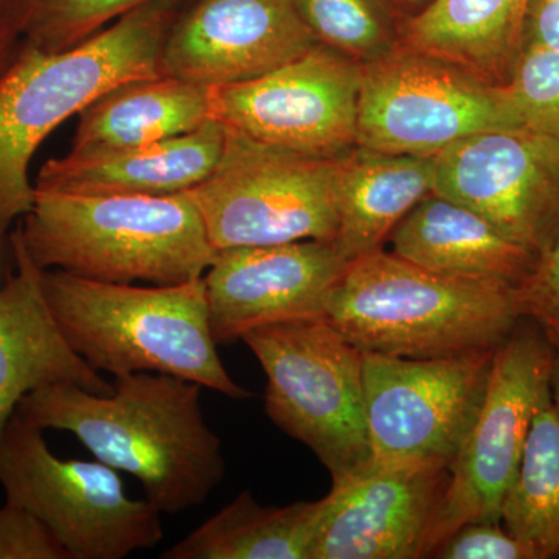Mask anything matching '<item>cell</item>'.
<instances>
[{"label":"cell","instance_id":"35","mask_svg":"<svg viewBox=\"0 0 559 559\" xmlns=\"http://www.w3.org/2000/svg\"><path fill=\"white\" fill-rule=\"evenodd\" d=\"M9 260H7V250L5 246H3V237H0V285L5 282L7 277H9L10 270Z\"/></svg>","mask_w":559,"mask_h":559},{"label":"cell","instance_id":"32","mask_svg":"<svg viewBox=\"0 0 559 559\" xmlns=\"http://www.w3.org/2000/svg\"><path fill=\"white\" fill-rule=\"evenodd\" d=\"M16 32L13 13L7 10L5 0H0V72L9 64L10 47Z\"/></svg>","mask_w":559,"mask_h":559},{"label":"cell","instance_id":"14","mask_svg":"<svg viewBox=\"0 0 559 559\" xmlns=\"http://www.w3.org/2000/svg\"><path fill=\"white\" fill-rule=\"evenodd\" d=\"M450 468L380 465L373 460L333 481L322 499L312 559L428 558Z\"/></svg>","mask_w":559,"mask_h":559},{"label":"cell","instance_id":"26","mask_svg":"<svg viewBox=\"0 0 559 559\" xmlns=\"http://www.w3.org/2000/svg\"><path fill=\"white\" fill-rule=\"evenodd\" d=\"M153 2L157 0H16L13 20L25 46L64 51Z\"/></svg>","mask_w":559,"mask_h":559},{"label":"cell","instance_id":"17","mask_svg":"<svg viewBox=\"0 0 559 559\" xmlns=\"http://www.w3.org/2000/svg\"><path fill=\"white\" fill-rule=\"evenodd\" d=\"M13 271L0 285V432L21 400L51 384H75L106 395L114 382L76 355L55 322L43 289V270L10 234Z\"/></svg>","mask_w":559,"mask_h":559},{"label":"cell","instance_id":"21","mask_svg":"<svg viewBox=\"0 0 559 559\" xmlns=\"http://www.w3.org/2000/svg\"><path fill=\"white\" fill-rule=\"evenodd\" d=\"M79 116L70 150L150 145L213 120L207 87L168 75L120 84Z\"/></svg>","mask_w":559,"mask_h":559},{"label":"cell","instance_id":"27","mask_svg":"<svg viewBox=\"0 0 559 559\" xmlns=\"http://www.w3.org/2000/svg\"><path fill=\"white\" fill-rule=\"evenodd\" d=\"M503 87L522 127L559 139V50H521Z\"/></svg>","mask_w":559,"mask_h":559},{"label":"cell","instance_id":"3","mask_svg":"<svg viewBox=\"0 0 559 559\" xmlns=\"http://www.w3.org/2000/svg\"><path fill=\"white\" fill-rule=\"evenodd\" d=\"M168 3L140 7L69 50L25 46L0 72V237L33 207L28 170L44 140L114 87L162 75Z\"/></svg>","mask_w":559,"mask_h":559},{"label":"cell","instance_id":"33","mask_svg":"<svg viewBox=\"0 0 559 559\" xmlns=\"http://www.w3.org/2000/svg\"><path fill=\"white\" fill-rule=\"evenodd\" d=\"M433 0H388L390 7L395 11L401 22L417 16L423 10L428 9Z\"/></svg>","mask_w":559,"mask_h":559},{"label":"cell","instance_id":"8","mask_svg":"<svg viewBox=\"0 0 559 559\" xmlns=\"http://www.w3.org/2000/svg\"><path fill=\"white\" fill-rule=\"evenodd\" d=\"M224 128L218 164L186 191L213 249L336 240L337 157L290 153Z\"/></svg>","mask_w":559,"mask_h":559},{"label":"cell","instance_id":"7","mask_svg":"<svg viewBox=\"0 0 559 559\" xmlns=\"http://www.w3.org/2000/svg\"><path fill=\"white\" fill-rule=\"evenodd\" d=\"M44 430L17 412L0 432V487L27 510L70 559H123L164 539L162 513L124 491L119 471L100 460L60 459Z\"/></svg>","mask_w":559,"mask_h":559},{"label":"cell","instance_id":"20","mask_svg":"<svg viewBox=\"0 0 559 559\" xmlns=\"http://www.w3.org/2000/svg\"><path fill=\"white\" fill-rule=\"evenodd\" d=\"M436 156L390 154L356 145L337 157L336 242L353 260L382 249L390 231L432 193Z\"/></svg>","mask_w":559,"mask_h":559},{"label":"cell","instance_id":"2","mask_svg":"<svg viewBox=\"0 0 559 559\" xmlns=\"http://www.w3.org/2000/svg\"><path fill=\"white\" fill-rule=\"evenodd\" d=\"M323 311L360 352L406 359L498 348L524 318L513 286L437 274L384 249L348 261Z\"/></svg>","mask_w":559,"mask_h":559},{"label":"cell","instance_id":"29","mask_svg":"<svg viewBox=\"0 0 559 559\" xmlns=\"http://www.w3.org/2000/svg\"><path fill=\"white\" fill-rule=\"evenodd\" d=\"M0 559H70L33 514L14 503L0 509Z\"/></svg>","mask_w":559,"mask_h":559},{"label":"cell","instance_id":"13","mask_svg":"<svg viewBox=\"0 0 559 559\" xmlns=\"http://www.w3.org/2000/svg\"><path fill=\"white\" fill-rule=\"evenodd\" d=\"M432 193L466 205L540 259L559 237V139L479 132L436 154Z\"/></svg>","mask_w":559,"mask_h":559},{"label":"cell","instance_id":"23","mask_svg":"<svg viewBox=\"0 0 559 559\" xmlns=\"http://www.w3.org/2000/svg\"><path fill=\"white\" fill-rule=\"evenodd\" d=\"M322 499L264 507L245 489L162 559H312Z\"/></svg>","mask_w":559,"mask_h":559},{"label":"cell","instance_id":"28","mask_svg":"<svg viewBox=\"0 0 559 559\" xmlns=\"http://www.w3.org/2000/svg\"><path fill=\"white\" fill-rule=\"evenodd\" d=\"M432 558L439 559H536L535 551L514 538L502 524H466L440 544Z\"/></svg>","mask_w":559,"mask_h":559},{"label":"cell","instance_id":"31","mask_svg":"<svg viewBox=\"0 0 559 559\" xmlns=\"http://www.w3.org/2000/svg\"><path fill=\"white\" fill-rule=\"evenodd\" d=\"M525 49L559 50V0H528L520 51Z\"/></svg>","mask_w":559,"mask_h":559},{"label":"cell","instance_id":"10","mask_svg":"<svg viewBox=\"0 0 559 559\" xmlns=\"http://www.w3.org/2000/svg\"><path fill=\"white\" fill-rule=\"evenodd\" d=\"M551 362L554 344L528 318H522L495 349L479 417L450 468L428 558L463 525L500 524L533 419L551 396Z\"/></svg>","mask_w":559,"mask_h":559},{"label":"cell","instance_id":"4","mask_svg":"<svg viewBox=\"0 0 559 559\" xmlns=\"http://www.w3.org/2000/svg\"><path fill=\"white\" fill-rule=\"evenodd\" d=\"M43 289L70 348L98 373H167L231 400L252 396L219 358L204 275L176 285L135 286L47 270Z\"/></svg>","mask_w":559,"mask_h":559},{"label":"cell","instance_id":"6","mask_svg":"<svg viewBox=\"0 0 559 559\" xmlns=\"http://www.w3.org/2000/svg\"><path fill=\"white\" fill-rule=\"evenodd\" d=\"M267 378L264 411L340 481L371 462L362 352L325 318L294 320L241 337Z\"/></svg>","mask_w":559,"mask_h":559},{"label":"cell","instance_id":"9","mask_svg":"<svg viewBox=\"0 0 559 559\" xmlns=\"http://www.w3.org/2000/svg\"><path fill=\"white\" fill-rule=\"evenodd\" d=\"M522 127L502 84L401 43L362 66L356 145L436 156L479 132Z\"/></svg>","mask_w":559,"mask_h":559},{"label":"cell","instance_id":"19","mask_svg":"<svg viewBox=\"0 0 559 559\" xmlns=\"http://www.w3.org/2000/svg\"><path fill=\"white\" fill-rule=\"evenodd\" d=\"M390 252L450 277L520 289L536 259L466 205L429 193L390 231Z\"/></svg>","mask_w":559,"mask_h":559},{"label":"cell","instance_id":"1","mask_svg":"<svg viewBox=\"0 0 559 559\" xmlns=\"http://www.w3.org/2000/svg\"><path fill=\"white\" fill-rule=\"evenodd\" d=\"M114 380L106 395L46 385L16 412L39 429L72 433L95 459L135 477L162 514L201 507L226 477L223 443L202 411L204 388L167 373Z\"/></svg>","mask_w":559,"mask_h":559},{"label":"cell","instance_id":"18","mask_svg":"<svg viewBox=\"0 0 559 559\" xmlns=\"http://www.w3.org/2000/svg\"><path fill=\"white\" fill-rule=\"evenodd\" d=\"M226 128L209 120L198 130L150 145L70 150L47 160L35 189L73 194H173L193 189L221 159Z\"/></svg>","mask_w":559,"mask_h":559},{"label":"cell","instance_id":"30","mask_svg":"<svg viewBox=\"0 0 559 559\" xmlns=\"http://www.w3.org/2000/svg\"><path fill=\"white\" fill-rule=\"evenodd\" d=\"M524 318L535 320L551 342H559V237L520 288Z\"/></svg>","mask_w":559,"mask_h":559},{"label":"cell","instance_id":"24","mask_svg":"<svg viewBox=\"0 0 559 559\" xmlns=\"http://www.w3.org/2000/svg\"><path fill=\"white\" fill-rule=\"evenodd\" d=\"M500 524L536 559L559 558V409L551 396L533 419Z\"/></svg>","mask_w":559,"mask_h":559},{"label":"cell","instance_id":"5","mask_svg":"<svg viewBox=\"0 0 559 559\" xmlns=\"http://www.w3.org/2000/svg\"><path fill=\"white\" fill-rule=\"evenodd\" d=\"M17 229L40 270L97 282L176 285L202 277L216 255L186 191L150 197L35 189Z\"/></svg>","mask_w":559,"mask_h":559},{"label":"cell","instance_id":"22","mask_svg":"<svg viewBox=\"0 0 559 559\" xmlns=\"http://www.w3.org/2000/svg\"><path fill=\"white\" fill-rule=\"evenodd\" d=\"M528 0H433L401 22V43L506 84L520 55Z\"/></svg>","mask_w":559,"mask_h":559},{"label":"cell","instance_id":"11","mask_svg":"<svg viewBox=\"0 0 559 559\" xmlns=\"http://www.w3.org/2000/svg\"><path fill=\"white\" fill-rule=\"evenodd\" d=\"M495 349L437 359L362 353L371 460L451 468L479 417Z\"/></svg>","mask_w":559,"mask_h":559},{"label":"cell","instance_id":"34","mask_svg":"<svg viewBox=\"0 0 559 559\" xmlns=\"http://www.w3.org/2000/svg\"><path fill=\"white\" fill-rule=\"evenodd\" d=\"M554 344V342H551ZM550 389L551 399L557 404L559 409V342L554 344V362H551V374H550Z\"/></svg>","mask_w":559,"mask_h":559},{"label":"cell","instance_id":"16","mask_svg":"<svg viewBox=\"0 0 559 559\" xmlns=\"http://www.w3.org/2000/svg\"><path fill=\"white\" fill-rule=\"evenodd\" d=\"M318 44L294 0H200L171 25L160 72L213 90L260 79Z\"/></svg>","mask_w":559,"mask_h":559},{"label":"cell","instance_id":"25","mask_svg":"<svg viewBox=\"0 0 559 559\" xmlns=\"http://www.w3.org/2000/svg\"><path fill=\"white\" fill-rule=\"evenodd\" d=\"M323 46L358 64L388 57L401 44V20L388 0H294Z\"/></svg>","mask_w":559,"mask_h":559},{"label":"cell","instance_id":"12","mask_svg":"<svg viewBox=\"0 0 559 559\" xmlns=\"http://www.w3.org/2000/svg\"><path fill=\"white\" fill-rule=\"evenodd\" d=\"M362 66L318 44L257 80L209 90L210 117L248 138L333 159L355 148Z\"/></svg>","mask_w":559,"mask_h":559},{"label":"cell","instance_id":"15","mask_svg":"<svg viewBox=\"0 0 559 559\" xmlns=\"http://www.w3.org/2000/svg\"><path fill=\"white\" fill-rule=\"evenodd\" d=\"M347 263L325 240L216 250L204 274L213 340L229 345L263 326L325 318L326 294Z\"/></svg>","mask_w":559,"mask_h":559}]
</instances>
